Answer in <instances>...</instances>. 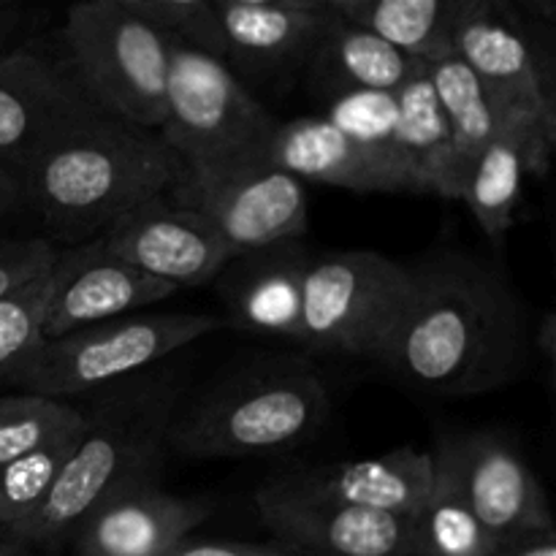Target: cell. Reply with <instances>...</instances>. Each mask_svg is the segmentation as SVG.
Listing matches in <instances>:
<instances>
[{"label":"cell","instance_id":"1","mask_svg":"<svg viewBox=\"0 0 556 556\" xmlns=\"http://www.w3.org/2000/svg\"><path fill=\"white\" fill-rule=\"evenodd\" d=\"M530 356L525 302L492 264L440 250L407 264L402 307L375 362L429 396L462 400L505 389Z\"/></svg>","mask_w":556,"mask_h":556},{"label":"cell","instance_id":"2","mask_svg":"<svg viewBox=\"0 0 556 556\" xmlns=\"http://www.w3.org/2000/svg\"><path fill=\"white\" fill-rule=\"evenodd\" d=\"M182 389V364H155L92 394L68 465L47 503L11 532V541L52 546L74 535L106 500L152 486Z\"/></svg>","mask_w":556,"mask_h":556},{"label":"cell","instance_id":"3","mask_svg":"<svg viewBox=\"0 0 556 556\" xmlns=\"http://www.w3.org/2000/svg\"><path fill=\"white\" fill-rule=\"evenodd\" d=\"M179 166L182 161L161 136L109 117L49 150L20 179L27 206L54 239L79 242L96 239L117 217L166 193Z\"/></svg>","mask_w":556,"mask_h":556},{"label":"cell","instance_id":"4","mask_svg":"<svg viewBox=\"0 0 556 556\" xmlns=\"http://www.w3.org/2000/svg\"><path fill=\"white\" fill-rule=\"evenodd\" d=\"M329 389L304 362H269L217 386L172 424L174 448L195 459L288 451L324 427Z\"/></svg>","mask_w":556,"mask_h":556},{"label":"cell","instance_id":"5","mask_svg":"<svg viewBox=\"0 0 556 556\" xmlns=\"http://www.w3.org/2000/svg\"><path fill=\"white\" fill-rule=\"evenodd\" d=\"M215 329H220V318L215 315H125L58 340H38L5 386L58 402L65 396L98 394L166 362Z\"/></svg>","mask_w":556,"mask_h":556},{"label":"cell","instance_id":"6","mask_svg":"<svg viewBox=\"0 0 556 556\" xmlns=\"http://www.w3.org/2000/svg\"><path fill=\"white\" fill-rule=\"evenodd\" d=\"M65 65L106 114L157 134L168 74V38L125 5L87 0L63 22Z\"/></svg>","mask_w":556,"mask_h":556},{"label":"cell","instance_id":"7","mask_svg":"<svg viewBox=\"0 0 556 556\" xmlns=\"http://www.w3.org/2000/svg\"><path fill=\"white\" fill-rule=\"evenodd\" d=\"M454 54L476 74L505 123L530 136L543 177L556 141V81L535 22L508 0H462Z\"/></svg>","mask_w":556,"mask_h":556},{"label":"cell","instance_id":"8","mask_svg":"<svg viewBox=\"0 0 556 556\" xmlns=\"http://www.w3.org/2000/svg\"><path fill=\"white\" fill-rule=\"evenodd\" d=\"M163 195L210 223L239 255L307 233L304 182L275 166L264 150L182 163Z\"/></svg>","mask_w":556,"mask_h":556},{"label":"cell","instance_id":"9","mask_svg":"<svg viewBox=\"0 0 556 556\" xmlns=\"http://www.w3.org/2000/svg\"><path fill=\"white\" fill-rule=\"evenodd\" d=\"M163 144L182 163L264 150L280 119L237 79L228 63L168 41Z\"/></svg>","mask_w":556,"mask_h":556},{"label":"cell","instance_id":"10","mask_svg":"<svg viewBox=\"0 0 556 556\" xmlns=\"http://www.w3.org/2000/svg\"><path fill=\"white\" fill-rule=\"evenodd\" d=\"M407 291V264L372 250L313 255L299 345L375 358Z\"/></svg>","mask_w":556,"mask_h":556},{"label":"cell","instance_id":"11","mask_svg":"<svg viewBox=\"0 0 556 556\" xmlns=\"http://www.w3.org/2000/svg\"><path fill=\"white\" fill-rule=\"evenodd\" d=\"M103 112L71 68L30 49L0 54V161L22 177L54 147L103 123Z\"/></svg>","mask_w":556,"mask_h":556},{"label":"cell","instance_id":"12","mask_svg":"<svg viewBox=\"0 0 556 556\" xmlns=\"http://www.w3.org/2000/svg\"><path fill=\"white\" fill-rule=\"evenodd\" d=\"M96 239L114 258L174 288L217 280L239 255L210 223L195 212L168 204L166 195H155L117 217Z\"/></svg>","mask_w":556,"mask_h":556},{"label":"cell","instance_id":"13","mask_svg":"<svg viewBox=\"0 0 556 556\" xmlns=\"http://www.w3.org/2000/svg\"><path fill=\"white\" fill-rule=\"evenodd\" d=\"M478 521L503 546L554 532L543 483L514 443L494 432L445 434Z\"/></svg>","mask_w":556,"mask_h":556},{"label":"cell","instance_id":"14","mask_svg":"<svg viewBox=\"0 0 556 556\" xmlns=\"http://www.w3.org/2000/svg\"><path fill=\"white\" fill-rule=\"evenodd\" d=\"M177 288L168 282L114 258L98 239L58 250L41 340H58L87 326L125 318L130 309L163 302Z\"/></svg>","mask_w":556,"mask_h":556},{"label":"cell","instance_id":"15","mask_svg":"<svg viewBox=\"0 0 556 556\" xmlns=\"http://www.w3.org/2000/svg\"><path fill=\"white\" fill-rule=\"evenodd\" d=\"M255 508L282 541L320 556H407L410 548V516L331 503L282 481L266 483Z\"/></svg>","mask_w":556,"mask_h":556},{"label":"cell","instance_id":"16","mask_svg":"<svg viewBox=\"0 0 556 556\" xmlns=\"http://www.w3.org/2000/svg\"><path fill=\"white\" fill-rule=\"evenodd\" d=\"M226 63L271 79L309 65L334 20L331 0H215Z\"/></svg>","mask_w":556,"mask_h":556},{"label":"cell","instance_id":"17","mask_svg":"<svg viewBox=\"0 0 556 556\" xmlns=\"http://www.w3.org/2000/svg\"><path fill=\"white\" fill-rule=\"evenodd\" d=\"M264 152L275 166L302 182L331 185L353 193L418 195L410 177L396 163L353 141L326 117L280 123Z\"/></svg>","mask_w":556,"mask_h":556},{"label":"cell","instance_id":"18","mask_svg":"<svg viewBox=\"0 0 556 556\" xmlns=\"http://www.w3.org/2000/svg\"><path fill=\"white\" fill-rule=\"evenodd\" d=\"M210 516V505L141 486L98 505L76 530V556H166Z\"/></svg>","mask_w":556,"mask_h":556},{"label":"cell","instance_id":"19","mask_svg":"<svg viewBox=\"0 0 556 556\" xmlns=\"http://www.w3.org/2000/svg\"><path fill=\"white\" fill-rule=\"evenodd\" d=\"M313 255L299 242L242 253L220 271L223 299L237 329L296 340L302 334L304 275Z\"/></svg>","mask_w":556,"mask_h":556},{"label":"cell","instance_id":"20","mask_svg":"<svg viewBox=\"0 0 556 556\" xmlns=\"http://www.w3.org/2000/svg\"><path fill=\"white\" fill-rule=\"evenodd\" d=\"M280 481L296 492L331 500V503L413 516L432 483V454L402 445V448L386 451L369 459L291 472Z\"/></svg>","mask_w":556,"mask_h":556},{"label":"cell","instance_id":"21","mask_svg":"<svg viewBox=\"0 0 556 556\" xmlns=\"http://www.w3.org/2000/svg\"><path fill=\"white\" fill-rule=\"evenodd\" d=\"M434 96L448 125V179L445 199H465L472 166L486 150L489 141L505 128V119L481 81L476 79L459 54H448L427 65ZM538 163V161H535ZM541 174V172H538Z\"/></svg>","mask_w":556,"mask_h":556},{"label":"cell","instance_id":"22","mask_svg":"<svg viewBox=\"0 0 556 556\" xmlns=\"http://www.w3.org/2000/svg\"><path fill=\"white\" fill-rule=\"evenodd\" d=\"M429 454H432V483L424 503L410 516L407 556H494L505 548L478 521L462 489L445 438H440Z\"/></svg>","mask_w":556,"mask_h":556},{"label":"cell","instance_id":"23","mask_svg":"<svg viewBox=\"0 0 556 556\" xmlns=\"http://www.w3.org/2000/svg\"><path fill=\"white\" fill-rule=\"evenodd\" d=\"M421 65L427 63H416L375 33L334 14L307 68L320 90L337 96L353 90L400 92Z\"/></svg>","mask_w":556,"mask_h":556},{"label":"cell","instance_id":"24","mask_svg":"<svg viewBox=\"0 0 556 556\" xmlns=\"http://www.w3.org/2000/svg\"><path fill=\"white\" fill-rule=\"evenodd\" d=\"M334 14L375 33L416 63L454 54L462 0H331Z\"/></svg>","mask_w":556,"mask_h":556},{"label":"cell","instance_id":"25","mask_svg":"<svg viewBox=\"0 0 556 556\" xmlns=\"http://www.w3.org/2000/svg\"><path fill=\"white\" fill-rule=\"evenodd\" d=\"M525 174H538L532 141L525 130L505 125L481 152L465 188L467 206L492 242H503L514 226Z\"/></svg>","mask_w":556,"mask_h":556},{"label":"cell","instance_id":"26","mask_svg":"<svg viewBox=\"0 0 556 556\" xmlns=\"http://www.w3.org/2000/svg\"><path fill=\"white\" fill-rule=\"evenodd\" d=\"M448 125L427 65L396 92L394 150L418 195H443L448 179Z\"/></svg>","mask_w":556,"mask_h":556},{"label":"cell","instance_id":"27","mask_svg":"<svg viewBox=\"0 0 556 556\" xmlns=\"http://www.w3.org/2000/svg\"><path fill=\"white\" fill-rule=\"evenodd\" d=\"M81 429L63 434L43 448L0 467V525L9 532V538L22 521L30 519L47 503L60 472L65 470L76 443H79Z\"/></svg>","mask_w":556,"mask_h":556},{"label":"cell","instance_id":"28","mask_svg":"<svg viewBox=\"0 0 556 556\" xmlns=\"http://www.w3.org/2000/svg\"><path fill=\"white\" fill-rule=\"evenodd\" d=\"M85 427L79 407L38 394L0 396V467Z\"/></svg>","mask_w":556,"mask_h":556},{"label":"cell","instance_id":"29","mask_svg":"<svg viewBox=\"0 0 556 556\" xmlns=\"http://www.w3.org/2000/svg\"><path fill=\"white\" fill-rule=\"evenodd\" d=\"M125 5L155 25L168 41L226 63V36L215 0H125Z\"/></svg>","mask_w":556,"mask_h":556},{"label":"cell","instance_id":"30","mask_svg":"<svg viewBox=\"0 0 556 556\" xmlns=\"http://www.w3.org/2000/svg\"><path fill=\"white\" fill-rule=\"evenodd\" d=\"M324 117L329 119V123H334L342 134L351 136L353 141H358V144L367 147V150L380 152V155L389 157L391 163H396V166L405 172V166H402L394 150L396 92H337V96H331L329 114H324ZM407 177H410V174H407ZM413 188H416V185H413Z\"/></svg>","mask_w":556,"mask_h":556},{"label":"cell","instance_id":"31","mask_svg":"<svg viewBox=\"0 0 556 556\" xmlns=\"http://www.w3.org/2000/svg\"><path fill=\"white\" fill-rule=\"evenodd\" d=\"M49 291H52V269L22 291L0 299V383H9L22 358L41 340Z\"/></svg>","mask_w":556,"mask_h":556},{"label":"cell","instance_id":"32","mask_svg":"<svg viewBox=\"0 0 556 556\" xmlns=\"http://www.w3.org/2000/svg\"><path fill=\"white\" fill-rule=\"evenodd\" d=\"M58 261L52 239H11L0 242V299L22 291L33 280L47 275Z\"/></svg>","mask_w":556,"mask_h":556},{"label":"cell","instance_id":"33","mask_svg":"<svg viewBox=\"0 0 556 556\" xmlns=\"http://www.w3.org/2000/svg\"><path fill=\"white\" fill-rule=\"evenodd\" d=\"M166 556H291L277 548L244 546V543H220V541H182Z\"/></svg>","mask_w":556,"mask_h":556},{"label":"cell","instance_id":"34","mask_svg":"<svg viewBox=\"0 0 556 556\" xmlns=\"http://www.w3.org/2000/svg\"><path fill=\"white\" fill-rule=\"evenodd\" d=\"M22 206H27L25 185H22V179L0 161V220L14 215V212H20Z\"/></svg>","mask_w":556,"mask_h":556},{"label":"cell","instance_id":"35","mask_svg":"<svg viewBox=\"0 0 556 556\" xmlns=\"http://www.w3.org/2000/svg\"><path fill=\"white\" fill-rule=\"evenodd\" d=\"M535 351L546 358V367H548V372H552L554 362H556V315H554V309H546V313L541 315V324H538V329H535Z\"/></svg>","mask_w":556,"mask_h":556},{"label":"cell","instance_id":"36","mask_svg":"<svg viewBox=\"0 0 556 556\" xmlns=\"http://www.w3.org/2000/svg\"><path fill=\"white\" fill-rule=\"evenodd\" d=\"M494 556H556V538L554 532L530 538V541H519L514 546L500 548Z\"/></svg>","mask_w":556,"mask_h":556},{"label":"cell","instance_id":"37","mask_svg":"<svg viewBox=\"0 0 556 556\" xmlns=\"http://www.w3.org/2000/svg\"><path fill=\"white\" fill-rule=\"evenodd\" d=\"M0 556H36V554H33V548L25 546V543L0 538Z\"/></svg>","mask_w":556,"mask_h":556},{"label":"cell","instance_id":"38","mask_svg":"<svg viewBox=\"0 0 556 556\" xmlns=\"http://www.w3.org/2000/svg\"><path fill=\"white\" fill-rule=\"evenodd\" d=\"M9 20H11V9L0 5V43H3V33L14 25V22H9Z\"/></svg>","mask_w":556,"mask_h":556},{"label":"cell","instance_id":"39","mask_svg":"<svg viewBox=\"0 0 556 556\" xmlns=\"http://www.w3.org/2000/svg\"><path fill=\"white\" fill-rule=\"evenodd\" d=\"M0 538H9V532L3 530V525H0ZM9 541H11V538H9Z\"/></svg>","mask_w":556,"mask_h":556},{"label":"cell","instance_id":"40","mask_svg":"<svg viewBox=\"0 0 556 556\" xmlns=\"http://www.w3.org/2000/svg\"><path fill=\"white\" fill-rule=\"evenodd\" d=\"M5 52V47H3V43H0V54H3Z\"/></svg>","mask_w":556,"mask_h":556}]
</instances>
